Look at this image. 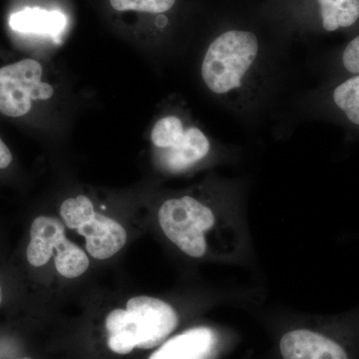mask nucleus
Returning a JSON list of instances; mask_svg holds the SVG:
<instances>
[{
    "label": "nucleus",
    "instance_id": "obj_1",
    "mask_svg": "<svg viewBox=\"0 0 359 359\" xmlns=\"http://www.w3.org/2000/svg\"><path fill=\"white\" fill-rule=\"evenodd\" d=\"M179 318L168 302L147 295L130 299L125 309H113L105 320L107 344L117 354L152 349L166 341Z\"/></svg>",
    "mask_w": 359,
    "mask_h": 359
},
{
    "label": "nucleus",
    "instance_id": "obj_2",
    "mask_svg": "<svg viewBox=\"0 0 359 359\" xmlns=\"http://www.w3.org/2000/svg\"><path fill=\"white\" fill-rule=\"evenodd\" d=\"M259 54L256 35L245 30H229L210 44L203 59L202 78L217 95H229L244 84Z\"/></svg>",
    "mask_w": 359,
    "mask_h": 359
},
{
    "label": "nucleus",
    "instance_id": "obj_3",
    "mask_svg": "<svg viewBox=\"0 0 359 359\" xmlns=\"http://www.w3.org/2000/svg\"><path fill=\"white\" fill-rule=\"evenodd\" d=\"M52 256L58 273L66 278H78L89 268L88 256L66 237L62 222L53 217H37L30 228V242L26 250L28 263L39 268L48 263Z\"/></svg>",
    "mask_w": 359,
    "mask_h": 359
},
{
    "label": "nucleus",
    "instance_id": "obj_4",
    "mask_svg": "<svg viewBox=\"0 0 359 359\" xmlns=\"http://www.w3.org/2000/svg\"><path fill=\"white\" fill-rule=\"evenodd\" d=\"M61 218L70 230L85 238V247L94 259H109L124 247L127 231L114 219L96 212L91 200L83 195L69 198L60 208Z\"/></svg>",
    "mask_w": 359,
    "mask_h": 359
},
{
    "label": "nucleus",
    "instance_id": "obj_5",
    "mask_svg": "<svg viewBox=\"0 0 359 359\" xmlns=\"http://www.w3.org/2000/svg\"><path fill=\"white\" fill-rule=\"evenodd\" d=\"M158 219L166 237L182 252L193 257L204 256L205 231L215 224L209 207L189 196L170 199L161 205Z\"/></svg>",
    "mask_w": 359,
    "mask_h": 359
},
{
    "label": "nucleus",
    "instance_id": "obj_6",
    "mask_svg": "<svg viewBox=\"0 0 359 359\" xmlns=\"http://www.w3.org/2000/svg\"><path fill=\"white\" fill-rule=\"evenodd\" d=\"M43 68L34 59H23L0 68V113L18 118L32 110V101L53 96L50 84L41 81Z\"/></svg>",
    "mask_w": 359,
    "mask_h": 359
},
{
    "label": "nucleus",
    "instance_id": "obj_7",
    "mask_svg": "<svg viewBox=\"0 0 359 359\" xmlns=\"http://www.w3.org/2000/svg\"><path fill=\"white\" fill-rule=\"evenodd\" d=\"M280 353L283 359H349L339 342L304 328L283 334L280 340Z\"/></svg>",
    "mask_w": 359,
    "mask_h": 359
},
{
    "label": "nucleus",
    "instance_id": "obj_8",
    "mask_svg": "<svg viewBox=\"0 0 359 359\" xmlns=\"http://www.w3.org/2000/svg\"><path fill=\"white\" fill-rule=\"evenodd\" d=\"M210 141L197 127L187 128L170 147L155 151L158 166L168 173H181L209 154Z\"/></svg>",
    "mask_w": 359,
    "mask_h": 359
},
{
    "label": "nucleus",
    "instance_id": "obj_9",
    "mask_svg": "<svg viewBox=\"0 0 359 359\" xmlns=\"http://www.w3.org/2000/svg\"><path fill=\"white\" fill-rule=\"evenodd\" d=\"M216 346L217 337L211 328H191L161 344L149 359H210Z\"/></svg>",
    "mask_w": 359,
    "mask_h": 359
},
{
    "label": "nucleus",
    "instance_id": "obj_10",
    "mask_svg": "<svg viewBox=\"0 0 359 359\" xmlns=\"http://www.w3.org/2000/svg\"><path fill=\"white\" fill-rule=\"evenodd\" d=\"M65 25V14L59 11H45L39 7L23 9L13 13L9 18V25L15 32L52 36L62 32Z\"/></svg>",
    "mask_w": 359,
    "mask_h": 359
},
{
    "label": "nucleus",
    "instance_id": "obj_11",
    "mask_svg": "<svg viewBox=\"0 0 359 359\" xmlns=\"http://www.w3.org/2000/svg\"><path fill=\"white\" fill-rule=\"evenodd\" d=\"M321 25L327 32L351 27L359 20V0H318Z\"/></svg>",
    "mask_w": 359,
    "mask_h": 359
},
{
    "label": "nucleus",
    "instance_id": "obj_12",
    "mask_svg": "<svg viewBox=\"0 0 359 359\" xmlns=\"http://www.w3.org/2000/svg\"><path fill=\"white\" fill-rule=\"evenodd\" d=\"M335 107L359 128V74L351 75L332 91Z\"/></svg>",
    "mask_w": 359,
    "mask_h": 359
},
{
    "label": "nucleus",
    "instance_id": "obj_13",
    "mask_svg": "<svg viewBox=\"0 0 359 359\" xmlns=\"http://www.w3.org/2000/svg\"><path fill=\"white\" fill-rule=\"evenodd\" d=\"M185 126L179 117L174 115L163 117L156 123L151 132V140L156 150L170 147L185 132Z\"/></svg>",
    "mask_w": 359,
    "mask_h": 359
},
{
    "label": "nucleus",
    "instance_id": "obj_14",
    "mask_svg": "<svg viewBox=\"0 0 359 359\" xmlns=\"http://www.w3.org/2000/svg\"><path fill=\"white\" fill-rule=\"evenodd\" d=\"M176 0H110L111 6L118 11H141L163 13L174 6Z\"/></svg>",
    "mask_w": 359,
    "mask_h": 359
},
{
    "label": "nucleus",
    "instance_id": "obj_15",
    "mask_svg": "<svg viewBox=\"0 0 359 359\" xmlns=\"http://www.w3.org/2000/svg\"><path fill=\"white\" fill-rule=\"evenodd\" d=\"M341 63L349 74H359V34L347 43L341 54Z\"/></svg>",
    "mask_w": 359,
    "mask_h": 359
},
{
    "label": "nucleus",
    "instance_id": "obj_16",
    "mask_svg": "<svg viewBox=\"0 0 359 359\" xmlns=\"http://www.w3.org/2000/svg\"><path fill=\"white\" fill-rule=\"evenodd\" d=\"M13 162V154L11 150L0 139V169H6Z\"/></svg>",
    "mask_w": 359,
    "mask_h": 359
},
{
    "label": "nucleus",
    "instance_id": "obj_17",
    "mask_svg": "<svg viewBox=\"0 0 359 359\" xmlns=\"http://www.w3.org/2000/svg\"><path fill=\"white\" fill-rule=\"evenodd\" d=\"M2 302V290H1V285H0V304H1Z\"/></svg>",
    "mask_w": 359,
    "mask_h": 359
},
{
    "label": "nucleus",
    "instance_id": "obj_18",
    "mask_svg": "<svg viewBox=\"0 0 359 359\" xmlns=\"http://www.w3.org/2000/svg\"><path fill=\"white\" fill-rule=\"evenodd\" d=\"M22 359H32V358H22Z\"/></svg>",
    "mask_w": 359,
    "mask_h": 359
}]
</instances>
